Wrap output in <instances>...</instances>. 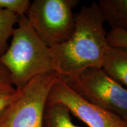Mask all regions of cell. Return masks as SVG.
<instances>
[{
  "label": "cell",
  "mask_w": 127,
  "mask_h": 127,
  "mask_svg": "<svg viewBox=\"0 0 127 127\" xmlns=\"http://www.w3.org/2000/svg\"><path fill=\"white\" fill-rule=\"evenodd\" d=\"M75 29L63 43L51 47L60 76L75 75L89 68H102L109 44L97 2L83 6L75 16Z\"/></svg>",
  "instance_id": "cell-1"
},
{
  "label": "cell",
  "mask_w": 127,
  "mask_h": 127,
  "mask_svg": "<svg viewBox=\"0 0 127 127\" xmlns=\"http://www.w3.org/2000/svg\"><path fill=\"white\" fill-rule=\"evenodd\" d=\"M17 24L0 63L8 72L14 88L20 90L34 77L57 72V68L51 48L33 29L27 16H19Z\"/></svg>",
  "instance_id": "cell-2"
},
{
  "label": "cell",
  "mask_w": 127,
  "mask_h": 127,
  "mask_svg": "<svg viewBox=\"0 0 127 127\" xmlns=\"http://www.w3.org/2000/svg\"><path fill=\"white\" fill-rule=\"evenodd\" d=\"M61 77L84 99L127 121V89L102 68H89L75 75Z\"/></svg>",
  "instance_id": "cell-3"
},
{
  "label": "cell",
  "mask_w": 127,
  "mask_h": 127,
  "mask_svg": "<svg viewBox=\"0 0 127 127\" xmlns=\"http://www.w3.org/2000/svg\"><path fill=\"white\" fill-rule=\"evenodd\" d=\"M60 76L52 72L34 77L0 114V127H42L51 88Z\"/></svg>",
  "instance_id": "cell-4"
},
{
  "label": "cell",
  "mask_w": 127,
  "mask_h": 127,
  "mask_svg": "<svg viewBox=\"0 0 127 127\" xmlns=\"http://www.w3.org/2000/svg\"><path fill=\"white\" fill-rule=\"evenodd\" d=\"M77 0H35L26 14L30 25L50 47L65 42L75 29Z\"/></svg>",
  "instance_id": "cell-5"
},
{
  "label": "cell",
  "mask_w": 127,
  "mask_h": 127,
  "mask_svg": "<svg viewBox=\"0 0 127 127\" xmlns=\"http://www.w3.org/2000/svg\"><path fill=\"white\" fill-rule=\"evenodd\" d=\"M47 103H60L89 127H127V121L84 99L59 76L51 88Z\"/></svg>",
  "instance_id": "cell-6"
},
{
  "label": "cell",
  "mask_w": 127,
  "mask_h": 127,
  "mask_svg": "<svg viewBox=\"0 0 127 127\" xmlns=\"http://www.w3.org/2000/svg\"><path fill=\"white\" fill-rule=\"evenodd\" d=\"M102 69L111 78L127 89V49L108 45Z\"/></svg>",
  "instance_id": "cell-7"
},
{
  "label": "cell",
  "mask_w": 127,
  "mask_h": 127,
  "mask_svg": "<svg viewBox=\"0 0 127 127\" xmlns=\"http://www.w3.org/2000/svg\"><path fill=\"white\" fill-rule=\"evenodd\" d=\"M97 3L104 22L111 29L127 32V0H100Z\"/></svg>",
  "instance_id": "cell-8"
},
{
  "label": "cell",
  "mask_w": 127,
  "mask_h": 127,
  "mask_svg": "<svg viewBox=\"0 0 127 127\" xmlns=\"http://www.w3.org/2000/svg\"><path fill=\"white\" fill-rule=\"evenodd\" d=\"M42 127H80L72 123L71 113L64 105L47 103L44 109Z\"/></svg>",
  "instance_id": "cell-9"
},
{
  "label": "cell",
  "mask_w": 127,
  "mask_h": 127,
  "mask_svg": "<svg viewBox=\"0 0 127 127\" xmlns=\"http://www.w3.org/2000/svg\"><path fill=\"white\" fill-rule=\"evenodd\" d=\"M18 17L7 10L0 9V57L8 47V41L13 34Z\"/></svg>",
  "instance_id": "cell-10"
},
{
  "label": "cell",
  "mask_w": 127,
  "mask_h": 127,
  "mask_svg": "<svg viewBox=\"0 0 127 127\" xmlns=\"http://www.w3.org/2000/svg\"><path fill=\"white\" fill-rule=\"evenodd\" d=\"M31 5L28 0H0V9H5L18 16L26 15Z\"/></svg>",
  "instance_id": "cell-11"
},
{
  "label": "cell",
  "mask_w": 127,
  "mask_h": 127,
  "mask_svg": "<svg viewBox=\"0 0 127 127\" xmlns=\"http://www.w3.org/2000/svg\"><path fill=\"white\" fill-rule=\"evenodd\" d=\"M107 40L109 45L127 49V32L118 29H111L107 33Z\"/></svg>",
  "instance_id": "cell-12"
},
{
  "label": "cell",
  "mask_w": 127,
  "mask_h": 127,
  "mask_svg": "<svg viewBox=\"0 0 127 127\" xmlns=\"http://www.w3.org/2000/svg\"><path fill=\"white\" fill-rule=\"evenodd\" d=\"M15 90L8 72L0 63V91H14Z\"/></svg>",
  "instance_id": "cell-13"
},
{
  "label": "cell",
  "mask_w": 127,
  "mask_h": 127,
  "mask_svg": "<svg viewBox=\"0 0 127 127\" xmlns=\"http://www.w3.org/2000/svg\"><path fill=\"white\" fill-rule=\"evenodd\" d=\"M18 94V90L0 91V114L12 102Z\"/></svg>",
  "instance_id": "cell-14"
}]
</instances>
